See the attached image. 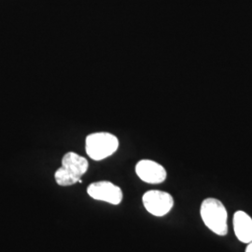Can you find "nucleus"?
Listing matches in <instances>:
<instances>
[{
	"label": "nucleus",
	"mask_w": 252,
	"mask_h": 252,
	"mask_svg": "<svg viewBox=\"0 0 252 252\" xmlns=\"http://www.w3.org/2000/svg\"><path fill=\"white\" fill-rule=\"evenodd\" d=\"M137 177L149 184H160L166 180L167 173L162 164L153 160H140L135 165Z\"/></svg>",
	"instance_id": "6"
},
{
	"label": "nucleus",
	"mask_w": 252,
	"mask_h": 252,
	"mask_svg": "<svg viewBox=\"0 0 252 252\" xmlns=\"http://www.w3.org/2000/svg\"><path fill=\"white\" fill-rule=\"evenodd\" d=\"M200 214L205 225L211 232L220 236L228 234V213L224 205L220 200L205 199L200 207Z\"/></svg>",
	"instance_id": "2"
},
{
	"label": "nucleus",
	"mask_w": 252,
	"mask_h": 252,
	"mask_svg": "<svg viewBox=\"0 0 252 252\" xmlns=\"http://www.w3.org/2000/svg\"><path fill=\"white\" fill-rule=\"evenodd\" d=\"M88 195L94 200L106 202L117 206L123 201V190L110 181H97L90 184L87 188Z\"/></svg>",
	"instance_id": "5"
},
{
	"label": "nucleus",
	"mask_w": 252,
	"mask_h": 252,
	"mask_svg": "<svg viewBox=\"0 0 252 252\" xmlns=\"http://www.w3.org/2000/svg\"><path fill=\"white\" fill-rule=\"evenodd\" d=\"M246 252H252V242L248 245V247L246 249Z\"/></svg>",
	"instance_id": "8"
},
{
	"label": "nucleus",
	"mask_w": 252,
	"mask_h": 252,
	"mask_svg": "<svg viewBox=\"0 0 252 252\" xmlns=\"http://www.w3.org/2000/svg\"><path fill=\"white\" fill-rule=\"evenodd\" d=\"M234 234L237 239L242 243L250 244L252 242V219L244 211H236L234 213Z\"/></svg>",
	"instance_id": "7"
},
{
	"label": "nucleus",
	"mask_w": 252,
	"mask_h": 252,
	"mask_svg": "<svg viewBox=\"0 0 252 252\" xmlns=\"http://www.w3.org/2000/svg\"><path fill=\"white\" fill-rule=\"evenodd\" d=\"M89 162L78 153H65L62 159V166L54 173V180L60 186H71L81 182V177L87 172Z\"/></svg>",
	"instance_id": "1"
},
{
	"label": "nucleus",
	"mask_w": 252,
	"mask_h": 252,
	"mask_svg": "<svg viewBox=\"0 0 252 252\" xmlns=\"http://www.w3.org/2000/svg\"><path fill=\"white\" fill-rule=\"evenodd\" d=\"M117 136L108 132L93 133L86 137L85 150L87 155L94 161H102L117 152Z\"/></svg>",
	"instance_id": "3"
},
{
	"label": "nucleus",
	"mask_w": 252,
	"mask_h": 252,
	"mask_svg": "<svg viewBox=\"0 0 252 252\" xmlns=\"http://www.w3.org/2000/svg\"><path fill=\"white\" fill-rule=\"evenodd\" d=\"M142 202L146 210L155 217L165 216L174 207V199L171 194L158 189L145 192Z\"/></svg>",
	"instance_id": "4"
}]
</instances>
